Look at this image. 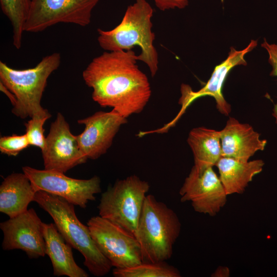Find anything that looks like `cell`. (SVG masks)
Segmentation results:
<instances>
[{
    "mask_svg": "<svg viewBox=\"0 0 277 277\" xmlns=\"http://www.w3.org/2000/svg\"><path fill=\"white\" fill-rule=\"evenodd\" d=\"M47 117L35 116L25 124L26 135L30 145L44 149L46 144L43 128L45 122L49 119Z\"/></svg>",
    "mask_w": 277,
    "mask_h": 277,
    "instance_id": "cell-22",
    "label": "cell"
},
{
    "mask_svg": "<svg viewBox=\"0 0 277 277\" xmlns=\"http://www.w3.org/2000/svg\"><path fill=\"white\" fill-rule=\"evenodd\" d=\"M132 50L105 51L94 58L83 71L92 98L102 107H110L125 118L141 113L151 95L147 75L136 64Z\"/></svg>",
    "mask_w": 277,
    "mask_h": 277,
    "instance_id": "cell-1",
    "label": "cell"
},
{
    "mask_svg": "<svg viewBox=\"0 0 277 277\" xmlns=\"http://www.w3.org/2000/svg\"><path fill=\"white\" fill-rule=\"evenodd\" d=\"M36 191L41 190L57 195L74 205L85 208L95 195L101 192V179L95 175L81 180L68 177L65 173L49 170H39L29 166L22 167Z\"/></svg>",
    "mask_w": 277,
    "mask_h": 277,
    "instance_id": "cell-9",
    "label": "cell"
},
{
    "mask_svg": "<svg viewBox=\"0 0 277 277\" xmlns=\"http://www.w3.org/2000/svg\"><path fill=\"white\" fill-rule=\"evenodd\" d=\"M115 277H180L179 270L165 261L141 262L136 265L115 268L112 272Z\"/></svg>",
    "mask_w": 277,
    "mask_h": 277,
    "instance_id": "cell-21",
    "label": "cell"
},
{
    "mask_svg": "<svg viewBox=\"0 0 277 277\" xmlns=\"http://www.w3.org/2000/svg\"><path fill=\"white\" fill-rule=\"evenodd\" d=\"M220 133L222 156L241 161H248L255 152L263 150L267 144L251 125L233 117L228 118Z\"/></svg>",
    "mask_w": 277,
    "mask_h": 277,
    "instance_id": "cell-15",
    "label": "cell"
},
{
    "mask_svg": "<svg viewBox=\"0 0 277 277\" xmlns=\"http://www.w3.org/2000/svg\"><path fill=\"white\" fill-rule=\"evenodd\" d=\"M230 275L229 269L227 267L220 266L212 274L213 277H228Z\"/></svg>",
    "mask_w": 277,
    "mask_h": 277,
    "instance_id": "cell-26",
    "label": "cell"
},
{
    "mask_svg": "<svg viewBox=\"0 0 277 277\" xmlns=\"http://www.w3.org/2000/svg\"><path fill=\"white\" fill-rule=\"evenodd\" d=\"M127 122V118L113 109L99 111L78 120L77 123L85 126L76 135L80 149L88 159H97L107 152L121 127Z\"/></svg>",
    "mask_w": 277,
    "mask_h": 277,
    "instance_id": "cell-13",
    "label": "cell"
},
{
    "mask_svg": "<svg viewBox=\"0 0 277 277\" xmlns=\"http://www.w3.org/2000/svg\"><path fill=\"white\" fill-rule=\"evenodd\" d=\"M220 130L199 127L189 132L187 143L193 153L194 166L204 169L215 166L222 156Z\"/></svg>",
    "mask_w": 277,
    "mask_h": 277,
    "instance_id": "cell-19",
    "label": "cell"
},
{
    "mask_svg": "<svg viewBox=\"0 0 277 277\" xmlns=\"http://www.w3.org/2000/svg\"><path fill=\"white\" fill-rule=\"evenodd\" d=\"M100 1L31 0L25 31L39 32L58 23L85 27Z\"/></svg>",
    "mask_w": 277,
    "mask_h": 277,
    "instance_id": "cell-8",
    "label": "cell"
},
{
    "mask_svg": "<svg viewBox=\"0 0 277 277\" xmlns=\"http://www.w3.org/2000/svg\"><path fill=\"white\" fill-rule=\"evenodd\" d=\"M155 6L161 11L175 8L183 9L188 5V0H153Z\"/></svg>",
    "mask_w": 277,
    "mask_h": 277,
    "instance_id": "cell-25",
    "label": "cell"
},
{
    "mask_svg": "<svg viewBox=\"0 0 277 277\" xmlns=\"http://www.w3.org/2000/svg\"><path fill=\"white\" fill-rule=\"evenodd\" d=\"M33 201L50 214L66 242L83 255L84 265L92 275L103 276L110 272V262L97 247L88 226L78 219L73 204L41 190L36 192Z\"/></svg>",
    "mask_w": 277,
    "mask_h": 277,
    "instance_id": "cell-3",
    "label": "cell"
},
{
    "mask_svg": "<svg viewBox=\"0 0 277 277\" xmlns=\"http://www.w3.org/2000/svg\"><path fill=\"white\" fill-rule=\"evenodd\" d=\"M182 202H190L199 213L216 215L226 205L227 195L213 167L199 169L194 165L181 188Z\"/></svg>",
    "mask_w": 277,
    "mask_h": 277,
    "instance_id": "cell-10",
    "label": "cell"
},
{
    "mask_svg": "<svg viewBox=\"0 0 277 277\" xmlns=\"http://www.w3.org/2000/svg\"><path fill=\"white\" fill-rule=\"evenodd\" d=\"M181 228L179 218L172 209L154 196L147 195L136 236L141 247L142 262L169 260Z\"/></svg>",
    "mask_w": 277,
    "mask_h": 277,
    "instance_id": "cell-5",
    "label": "cell"
},
{
    "mask_svg": "<svg viewBox=\"0 0 277 277\" xmlns=\"http://www.w3.org/2000/svg\"><path fill=\"white\" fill-rule=\"evenodd\" d=\"M43 225L44 223L33 208L1 222L3 250L21 249L30 259L44 256L46 253Z\"/></svg>",
    "mask_w": 277,
    "mask_h": 277,
    "instance_id": "cell-12",
    "label": "cell"
},
{
    "mask_svg": "<svg viewBox=\"0 0 277 277\" xmlns=\"http://www.w3.org/2000/svg\"><path fill=\"white\" fill-rule=\"evenodd\" d=\"M43 234L46 253L49 257L55 276L88 277V273L75 262L72 246L68 244L53 223H44Z\"/></svg>",
    "mask_w": 277,
    "mask_h": 277,
    "instance_id": "cell-16",
    "label": "cell"
},
{
    "mask_svg": "<svg viewBox=\"0 0 277 277\" xmlns=\"http://www.w3.org/2000/svg\"><path fill=\"white\" fill-rule=\"evenodd\" d=\"M61 56L55 52L44 57L34 67L16 69L0 61V82L15 96L12 112L25 119L28 117H47L51 114L41 104L47 80L60 65Z\"/></svg>",
    "mask_w": 277,
    "mask_h": 277,
    "instance_id": "cell-4",
    "label": "cell"
},
{
    "mask_svg": "<svg viewBox=\"0 0 277 277\" xmlns=\"http://www.w3.org/2000/svg\"><path fill=\"white\" fill-rule=\"evenodd\" d=\"M36 192L24 172L11 173L0 186L1 212L10 218L24 212Z\"/></svg>",
    "mask_w": 277,
    "mask_h": 277,
    "instance_id": "cell-17",
    "label": "cell"
},
{
    "mask_svg": "<svg viewBox=\"0 0 277 277\" xmlns=\"http://www.w3.org/2000/svg\"><path fill=\"white\" fill-rule=\"evenodd\" d=\"M42 153L45 169L64 173L88 160L80 148L76 135L71 132L60 112L50 125Z\"/></svg>",
    "mask_w": 277,
    "mask_h": 277,
    "instance_id": "cell-11",
    "label": "cell"
},
{
    "mask_svg": "<svg viewBox=\"0 0 277 277\" xmlns=\"http://www.w3.org/2000/svg\"><path fill=\"white\" fill-rule=\"evenodd\" d=\"M153 10L146 0H135L128 6L121 23L110 30L97 29V41L106 51L129 50L135 46L141 48L137 61L148 67L152 77L157 70V52L153 45L155 34L152 32L151 18Z\"/></svg>",
    "mask_w": 277,
    "mask_h": 277,
    "instance_id": "cell-2",
    "label": "cell"
},
{
    "mask_svg": "<svg viewBox=\"0 0 277 277\" xmlns=\"http://www.w3.org/2000/svg\"><path fill=\"white\" fill-rule=\"evenodd\" d=\"M257 44V40L252 39L249 45L242 50H236L231 47L227 58L215 67L210 78L199 90L194 91L189 85L182 84L181 87L182 95L179 100V103L182 106L181 112L197 98L210 96L215 99L218 111L222 114L228 115L231 109L230 105L223 95L222 88L224 82L234 67L247 65L244 56L252 50Z\"/></svg>",
    "mask_w": 277,
    "mask_h": 277,
    "instance_id": "cell-14",
    "label": "cell"
},
{
    "mask_svg": "<svg viewBox=\"0 0 277 277\" xmlns=\"http://www.w3.org/2000/svg\"><path fill=\"white\" fill-rule=\"evenodd\" d=\"M87 226L97 247L112 267L124 268L142 262L140 245L135 236L100 215L91 217Z\"/></svg>",
    "mask_w": 277,
    "mask_h": 277,
    "instance_id": "cell-7",
    "label": "cell"
},
{
    "mask_svg": "<svg viewBox=\"0 0 277 277\" xmlns=\"http://www.w3.org/2000/svg\"><path fill=\"white\" fill-rule=\"evenodd\" d=\"M262 160L247 162L222 156L216 164L219 178L227 195L241 194L253 178L263 170Z\"/></svg>",
    "mask_w": 277,
    "mask_h": 277,
    "instance_id": "cell-18",
    "label": "cell"
},
{
    "mask_svg": "<svg viewBox=\"0 0 277 277\" xmlns=\"http://www.w3.org/2000/svg\"><path fill=\"white\" fill-rule=\"evenodd\" d=\"M149 183L135 175L117 180L101 195L99 215L136 236Z\"/></svg>",
    "mask_w": 277,
    "mask_h": 277,
    "instance_id": "cell-6",
    "label": "cell"
},
{
    "mask_svg": "<svg viewBox=\"0 0 277 277\" xmlns=\"http://www.w3.org/2000/svg\"><path fill=\"white\" fill-rule=\"evenodd\" d=\"M31 2V0H0L2 11L12 25L13 44L17 49L21 47Z\"/></svg>",
    "mask_w": 277,
    "mask_h": 277,
    "instance_id": "cell-20",
    "label": "cell"
},
{
    "mask_svg": "<svg viewBox=\"0 0 277 277\" xmlns=\"http://www.w3.org/2000/svg\"><path fill=\"white\" fill-rule=\"evenodd\" d=\"M261 46L267 50L269 55L268 62L272 67L270 75L277 77V44H269L265 39ZM273 111V116L275 118L277 123V104L274 105Z\"/></svg>",
    "mask_w": 277,
    "mask_h": 277,
    "instance_id": "cell-24",
    "label": "cell"
},
{
    "mask_svg": "<svg viewBox=\"0 0 277 277\" xmlns=\"http://www.w3.org/2000/svg\"><path fill=\"white\" fill-rule=\"evenodd\" d=\"M0 90L8 97L12 106H14L16 102L14 94L1 82H0Z\"/></svg>",
    "mask_w": 277,
    "mask_h": 277,
    "instance_id": "cell-27",
    "label": "cell"
},
{
    "mask_svg": "<svg viewBox=\"0 0 277 277\" xmlns=\"http://www.w3.org/2000/svg\"><path fill=\"white\" fill-rule=\"evenodd\" d=\"M29 146L26 134H13L0 138V151L8 156H16Z\"/></svg>",
    "mask_w": 277,
    "mask_h": 277,
    "instance_id": "cell-23",
    "label": "cell"
}]
</instances>
